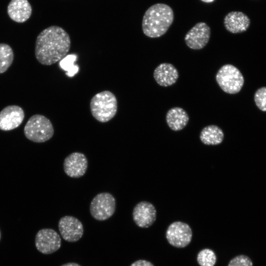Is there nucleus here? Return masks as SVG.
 Instances as JSON below:
<instances>
[{"label":"nucleus","instance_id":"f3484780","mask_svg":"<svg viewBox=\"0 0 266 266\" xmlns=\"http://www.w3.org/2000/svg\"><path fill=\"white\" fill-rule=\"evenodd\" d=\"M166 120L171 130L179 131L187 126L189 121V117L187 112L182 108L174 107L167 112Z\"/></svg>","mask_w":266,"mask_h":266},{"label":"nucleus","instance_id":"1a4fd4ad","mask_svg":"<svg viewBox=\"0 0 266 266\" xmlns=\"http://www.w3.org/2000/svg\"><path fill=\"white\" fill-rule=\"evenodd\" d=\"M211 34L209 26L200 22L193 26L186 34L184 40L186 45L193 50H200L208 43Z\"/></svg>","mask_w":266,"mask_h":266},{"label":"nucleus","instance_id":"9b49d317","mask_svg":"<svg viewBox=\"0 0 266 266\" xmlns=\"http://www.w3.org/2000/svg\"><path fill=\"white\" fill-rule=\"evenodd\" d=\"M132 214L133 221L138 227L147 228L155 222L157 211L152 203L142 201L135 205Z\"/></svg>","mask_w":266,"mask_h":266},{"label":"nucleus","instance_id":"aec40b11","mask_svg":"<svg viewBox=\"0 0 266 266\" xmlns=\"http://www.w3.org/2000/svg\"><path fill=\"white\" fill-rule=\"evenodd\" d=\"M197 260L200 266H214L216 264L217 257L212 250L205 248L198 253Z\"/></svg>","mask_w":266,"mask_h":266},{"label":"nucleus","instance_id":"39448f33","mask_svg":"<svg viewBox=\"0 0 266 266\" xmlns=\"http://www.w3.org/2000/svg\"><path fill=\"white\" fill-rule=\"evenodd\" d=\"M216 80L220 88L225 93L235 94L242 89L244 82L243 75L235 66L231 64L223 65L216 74Z\"/></svg>","mask_w":266,"mask_h":266},{"label":"nucleus","instance_id":"5701e85b","mask_svg":"<svg viewBox=\"0 0 266 266\" xmlns=\"http://www.w3.org/2000/svg\"><path fill=\"white\" fill-rule=\"evenodd\" d=\"M130 266H154L150 262L145 260H139L133 263Z\"/></svg>","mask_w":266,"mask_h":266},{"label":"nucleus","instance_id":"dca6fc26","mask_svg":"<svg viewBox=\"0 0 266 266\" xmlns=\"http://www.w3.org/2000/svg\"><path fill=\"white\" fill-rule=\"evenodd\" d=\"M32 12L28 0H11L7 6L9 17L17 23H23L30 17Z\"/></svg>","mask_w":266,"mask_h":266},{"label":"nucleus","instance_id":"f257e3e1","mask_svg":"<svg viewBox=\"0 0 266 266\" xmlns=\"http://www.w3.org/2000/svg\"><path fill=\"white\" fill-rule=\"evenodd\" d=\"M70 38L62 28L51 26L37 35L34 54L37 61L43 65H52L62 60L69 52Z\"/></svg>","mask_w":266,"mask_h":266},{"label":"nucleus","instance_id":"9d476101","mask_svg":"<svg viewBox=\"0 0 266 266\" xmlns=\"http://www.w3.org/2000/svg\"><path fill=\"white\" fill-rule=\"evenodd\" d=\"M58 228L62 238L69 242L78 241L84 233L81 222L72 216L66 215L62 217L59 221Z\"/></svg>","mask_w":266,"mask_h":266},{"label":"nucleus","instance_id":"a878e982","mask_svg":"<svg viewBox=\"0 0 266 266\" xmlns=\"http://www.w3.org/2000/svg\"><path fill=\"white\" fill-rule=\"evenodd\" d=\"M0 238H1V233H0Z\"/></svg>","mask_w":266,"mask_h":266},{"label":"nucleus","instance_id":"2eb2a0df","mask_svg":"<svg viewBox=\"0 0 266 266\" xmlns=\"http://www.w3.org/2000/svg\"><path fill=\"white\" fill-rule=\"evenodd\" d=\"M153 77L160 86L168 87L176 83L179 77V73L177 69L173 65L164 63L155 68Z\"/></svg>","mask_w":266,"mask_h":266},{"label":"nucleus","instance_id":"20e7f679","mask_svg":"<svg viewBox=\"0 0 266 266\" xmlns=\"http://www.w3.org/2000/svg\"><path fill=\"white\" fill-rule=\"evenodd\" d=\"M24 133L30 140L42 143L52 137L54 130L51 122L46 117L35 114L28 120L24 128Z\"/></svg>","mask_w":266,"mask_h":266},{"label":"nucleus","instance_id":"ddd939ff","mask_svg":"<svg viewBox=\"0 0 266 266\" xmlns=\"http://www.w3.org/2000/svg\"><path fill=\"white\" fill-rule=\"evenodd\" d=\"M88 167L86 156L80 152L70 154L64 160V170L66 174L71 178H79L83 176Z\"/></svg>","mask_w":266,"mask_h":266},{"label":"nucleus","instance_id":"6ab92c4d","mask_svg":"<svg viewBox=\"0 0 266 266\" xmlns=\"http://www.w3.org/2000/svg\"><path fill=\"white\" fill-rule=\"evenodd\" d=\"M14 53L7 44L0 43V74L5 72L12 65Z\"/></svg>","mask_w":266,"mask_h":266},{"label":"nucleus","instance_id":"7ed1b4c3","mask_svg":"<svg viewBox=\"0 0 266 266\" xmlns=\"http://www.w3.org/2000/svg\"><path fill=\"white\" fill-rule=\"evenodd\" d=\"M91 113L93 117L101 123L111 120L118 109L117 99L109 91H103L96 94L90 102Z\"/></svg>","mask_w":266,"mask_h":266},{"label":"nucleus","instance_id":"b1692460","mask_svg":"<svg viewBox=\"0 0 266 266\" xmlns=\"http://www.w3.org/2000/svg\"><path fill=\"white\" fill-rule=\"evenodd\" d=\"M61 266H81L80 265L75 263H68L62 265Z\"/></svg>","mask_w":266,"mask_h":266},{"label":"nucleus","instance_id":"f03ea898","mask_svg":"<svg viewBox=\"0 0 266 266\" xmlns=\"http://www.w3.org/2000/svg\"><path fill=\"white\" fill-rule=\"evenodd\" d=\"M174 20L172 9L162 3H156L145 11L142 21L143 33L150 38L159 37L167 31Z\"/></svg>","mask_w":266,"mask_h":266},{"label":"nucleus","instance_id":"0eeeda50","mask_svg":"<svg viewBox=\"0 0 266 266\" xmlns=\"http://www.w3.org/2000/svg\"><path fill=\"white\" fill-rule=\"evenodd\" d=\"M193 236L192 229L184 222L175 221L168 227L166 236L168 242L173 247L182 248L188 246Z\"/></svg>","mask_w":266,"mask_h":266},{"label":"nucleus","instance_id":"412c9836","mask_svg":"<svg viewBox=\"0 0 266 266\" xmlns=\"http://www.w3.org/2000/svg\"><path fill=\"white\" fill-rule=\"evenodd\" d=\"M254 101L259 109L266 112V87L257 90L254 95Z\"/></svg>","mask_w":266,"mask_h":266},{"label":"nucleus","instance_id":"4be33fe9","mask_svg":"<svg viewBox=\"0 0 266 266\" xmlns=\"http://www.w3.org/2000/svg\"><path fill=\"white\" fill-rule=\"evenodd\" d=\"M228 266H253V262L248 256L239 255L232 259Z\"/></svg>","mask_w":266,"mask_h":266},{"label":"nucleus","instance_id":"423d86ee","mask_svg":"<svg viewBox=\"0 0 266 266\" xmlns=\"http://www.w3.org/2000/svg\"><path fill=\"white\" fill-rule=\"evenodd\" d=\"M116 200L111 194L102 192L97 195L92 200L90 211L92 217L98 221H104L114 213Z\"/></svg>","mask_w":266,"mask_h":266},{"label":"nucleus","instance_id":"393cba45","mask_svg":"<svg viewBox=\"0 0 266 266\" xmlns=\"http://www.w3.org/2000/svg\"><path fill=\"white\" fill-rule=\"evenodd\" d=\"M200 0L205 3H210L214 1L215 0Z\"/></svg>","mask_w":266,"mask_h":266},{"label":"nucleus","instance_id":"6e6552de","mask_svg":"<svg viewBox=\"0 0 266 266\" xmlns=\"http://www.w3.org/2000/svg\"><path fill=\"white\" fill-rule=\"evenodd\" d=\"M61 244L59 234L53 229H41L35 235V247L43 254H50L56 252L60 248Z\"/></svg>","mask_w":266,"mask_h":266},{"label":"nucleus","instance_id":"f8f14e48","mask_svg":"<svg viewBox=\"0 0 266 266\" xmlns=\"http://www.w3.org/2000/svg\"><path fill=\"white\" fill-rule=\"evenodd\" d=\"M25 117L23 109L16 105H8L0 111V130H12L18 127Z\"/></svg>","mask_w":266,"mask_h":266},{"label":"nucleus","instance_id":"4468645a","mask_svg":"<svg viewBox=\"0 0 266 266\" xmlns=\"http://www.w3.org/2000/svg\"><path fill=\"white\" fill-rule=\"evenodd\" d=\"M249 17L241 11H234L228 13L224 17L225 28L230 33H238L246 31L250 25Z\"/></svg>","mask_w":266,"mask_h":266},{"label":"nucleus","instance_id":"a211bd4d","mask_svg":"<svg viewBox=\"0 0 266 266\" xmlns=\"http://www.w3.org/2000/svg\"><path fill=\"white\" fill-rule=\"evenodd\" d=\"M200 141L205 145H216L221 144L224 138L223 130L215 125H208L202 129L200 134Z\"/></svg>","mask_w":266,"mask_h":266}]
</instances>
